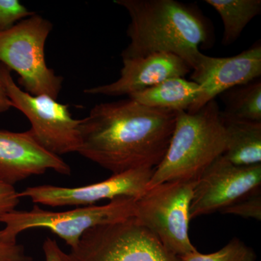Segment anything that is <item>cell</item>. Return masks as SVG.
I'll list each match as a JSON object with an SVG mask.
<instances>
[{"label": "cell", "instance_id": "1", "mask_svg": "<svg viewBox=\"0 0 261 261\" xmlns=\"http://www.w3.org/2000/svg\"><path fill=\"white\" fill-rule=\"evenodd\" d=\"M177 113L130 98L99 103L81 121L78 153L113 174L156 168L167 152Z\"/></svg>", "mask_w": 261, "mask_h": 261}, {"label": "cell", "instance_id": "2", "mask_svg": "<svg viewBox=\"0 0 261 261\" xmlns=\"http://www.w3.org/2000/svg\"><path fill=\"white\" fill-rule=\"evenodd\" d=\"M127 10L130 22L126 34L129 44L122 59L153 53L179 57L193 70L201 53V44L211 38V29L200 12L175 0H115Z\"/></svg>", "mask_w": 261, "mask_h": 261}, {"label": "cell", "instance_id": "3", "mask_svg": "<svg viewBox=\"0 0 261 261\" xmlns=\"http://www.w3.org/2000/svg\"><path fill=\"white\" fill-rule=\"evenodd\" d=\"M221 112L215 99L197 112H178L167 152L154 168L147 190L163 182L197 180L224 154L226 134Z\"/></svg>", "mask_w": 261, "mask_h": 261}, {"label": "cell", "instance_id": "4", "mask_svg": "<svg viewBox=\"0 0 261 261\" xmlns=\"http://www.w3.org/2000/svg\"><path fill=\"white\" fill-rule=\"evenodd\" d=\"M53 28L50 21L35 13L0 33V63L18 73V83L25 92L57 99L63 79L48 68L44 56Z\"/></svg>", "mask_w": 261, "mask_h": 261}, {"label": "cell", "instance_id": "5", "mask_svg": "<svg viewBox=\"0 0 261 261\" xmlns=\"http://www.w3.org/2000/svg\"><path fill=\"white\" fill-rule=\"evenodd\" d=\"M197 181L163 182L136 200L135 218L176 256L197 250L189 236L190 205Z\"/></svg>", "mask_w": 261, "mask_h": 261}, {"label": "cell", "instance_id": "6", "mask_svg": "<svg viewBox=\"0 0 261 261\" xmlns=\"http://www.w3.org/2000/svg\"><path fill=\"white\" fill-rule=\"evenodd\" d=\"M136 200L118 197L104 205H87L64 212H51L34 205L29 211H13L5 214L1 223L7 236L17 240L19 233L34 228H44L74 248L84 233L91 228L135 217Z\"/></svg>", "mask_w": 261, "mask_h": 261}, {"label": "cell", "instance_id": "7", "mask_svg": "<svg viewBox=\"0 0 261 261\" xmlns=\"http://www.w3.org/2000/svg\"><path fill=\"white\" fill-rule=\"evenodd\" d=\"M64 261H182L136 218L96 226L84 233Z\"/></svg>", "mask_w": 261, "mask_h": 261}, {"label": "cell", "instance_id": "8", "mask_svg": "<svg viewBox=\"0 0 261 261\" xmlns=\"http://www.w3.org/2000/svg\"><path fill=\"white\" fill-rule=\"evenodd\" d=\"M11 70L0 63V80L12 108L28 118L30 132L38 143L48 152L60 156L78 152L82 119L72 117L67 105L57 102L46 94L32 95L15 84Z\"/></svg>", "mask_w": 261, "mask_h": 261}, {"label": "cell", "instance_id": "9", "mask_svg": "<svg viewBox=\"0 0 261 261\" xmlns=\"http://www.w3.org/2000/svg\"><path fill=\"white\" fill-rule=\"evenodd\" d=\"M260 185L261 163L238 166L222 154L197 179L190 205V220L222 211L260 188Z\"/></svg>", "mask_w": 261, "mask_h": 261}, {"label": "cell", "instance_id": "10", "mask_svg": "<svg viewBox=\"0 0 261 261\" xmlns=\"http://www.w3.org/2000/svg\"><path fill=\"white\" fill-rule=\"evenodd\" d=\"M154 168H137L113 174L105 181L80 187L40 185L27 187L18 192L33 202L51 207L92 205L98 201L118 197L139 199L145 194Z\"/></svg>", "mask_w": 261, "mask_h": 261}, {"label": "cell", "instance_id": "11", "mask_svg": "<svg viewBox=\"0 0 261 261\" xmlns=\"http://www.w3.org/2000/svg\"><path fill=\"white\" fill-rule=\"evenodd\" d=\"M260 75V42L228 58H214L202 53L191 75V80L200 86V92L187 112H197L228 89L258 80Z\"/></svg>", "mask_w": 261, "mask_h": 261}, {"label": "cell", "instance_id": "12", "mask_svg": "<svg viewBox=\"0 0 261 261\" xmlns=\"http://www.w3.org/2000/svg\"><path fill=\"white\" fill-rule=\"evenodd\" d=\"M47 170L63 175L71 173L69 165L39 145L30 130H0V180L13 186Z\"/></svg>", "mask_w": 261, "mask_h": 261}, {"label": "cell", "instance_id": "13", "mask_svg": "<svg viewBox=\"0 0 261 261\" xmlns=\"http://www.w3.org/2000/svg\"><path fill=\"white\" fill-rule=\"evenodd\" d=\"M191 68L179 57L171 53H153L145 57L123 60L121 76L116 82L84 89L88 94L108 97L130 95L153 87L168 79L184 77Z\"/></svg>", "mask_w": 261, "mask_h": 261}, {"label": "cell", "instance_id": "14", "mask_svg": "<svg viewBox=\"0 0 261 261\" xmlns=\"http://www.w3.org/2000/svg\"><path fill=\"white\" fill-rule=\"evenodd\" d=\"M200 92V86L196 82L176 77L130 94L128 98L147 107L187 112L197 100Z\"/></svg>", "mask_w": 261, "mask_h": 261}, {"label": "cell", "instance_id": "15", "mask_svg": "<svg viewBox=\"0 0 261 261\" xmlns=\"http://www.w3.org/2000/svg\"><path fill=\"white\" fill-rule=\"evenodd\" d=\"M221 118L226 134V148L223 155L238 166L260 164L261 122Z\"/></svg>", "mask_w": 261, "mask_h": 261}, {"label": "cell", "instance_id": "16", "mask_svg": "<svg viewBox=\"0 0 261 261\" xmlns=\"http://www.w3.org/2000/svg\"><path fill=\"white\" fill-rule=\"evenodd\" d=\"M219 13L224 25L221 44L227 46L240 37L247 24L260 14V0H206Z\"/></svg>", "mask_w": 261, "mask_h": 261}, {"label": "cell", "instance_id": "17", "mask_svg": "<svg viewBox=\"0 0 261 261\" xmlns=\"http://www.w3.org/2000/svg\"><path fill=\"white\" fill-rule=\"evenodd\" d=\"M221 95L226 107L221 116L240 121L261 122L260 79L233 87Z\"/></svg>", "mask_w": 261, "mask_h": 261}, {"label": "cell", "instance_id": "18", "mask_svg": "<svg viewBox=\"0 0 261 261\" xmlns=\"http://www.w3.org/2000/svg\"><path fill=\"white\" fill-rule=\"evenodd\" d=\"M182 261H255L256 255L251 247L238 238H233L219 251L202 254L195 250L179 257Z\"/></svg>", "mask_w": 261, "mask_h": 261}, {"label": "cell", "instance_id": "19", "mask_svg": "<svg viewBox=\"0 0 261 261\" xmlns=\"http://www.w3.org/2000/svg\"><path fill=\"white\" fill-rule=\"evenodd\" d=\"M34 14L18 0H0V33Z\"/></svg>", "mask_w": 261, "mask_h": 261}, {"label": "cell", "instance_id": "20", "mask_svg": "<svg viewBox=\"0 0 261 261\" xmlns=\"http://www.w3.org/2000/svg\"><path fill=\"white\" fill-rule=\"evenodd\" d=\"M224 214L235 215L245 219H261L260 188L249 194L241 200L220 211Z\"/></svg>", "mask_w": 261, "mask_h": 261}, {"label": "cell", "instance_id": "21", "mask_svg": "<svg viewBox=\"0 0 261 261\" xmlns=\"http://www.w3.org/2000/svg\"><path fill=\"white\" fill-rule=\"evenodd\" d=\"M0 261H32V258L17 240L8 238L3 229L0 230Z\"/></svg>", "mask_w": 261, "mask_h": 261}, {"label": "cell", "instance_id": "22", "mask_svg": "<svg viewBox=\"0 0 261 261\" xmlns=\"http://www.w3.org/2000/svg\"><path fill=\"white\" fill-rule=\"evenodd\" d=\"M20 199L18 192L13 185L0 180V223L5 214L15 210Z\"/></svg>", "mask_w": 261, "mask_h": 261}, {"label": "cell", "instance_id": "23", "mask_svg": "<svg viewBox=\"0 0 261 261\" xmlns=\"http://www.w3.org/2000/svg\"><path fill=\"white\" fill-rule=\"evenodd\" d=\"M42 247L45 261H64L65 252L61 250L56 240L47 238Z\"/></svg>", "mask_w": 261, "mask_h": 261}, {"label": "cell", "instance_id": "24", "mask_svg": "<svg viewBox=\"0 0 261 261\" xmlns=\"http://www.w3.org/2000/svg\"><path fill=\"white\" fill-rule=\"evenodd\" d=\"M12 108L11 102L7 95L3 84L0 80V113L9 111Z\"/></svg>", "mask_w": 261, "mask_h": 261}]
</instances>
